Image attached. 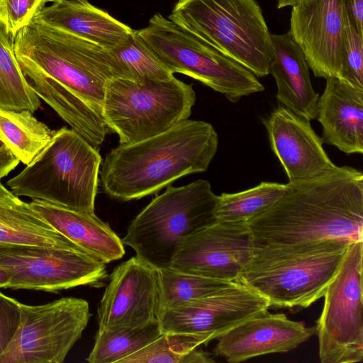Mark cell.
<instances>
[{
  "instance_id": "cell-1",
  "label": "cell",
  "mask_w": 363,
  "mask_h": 363,
  "mask_svg": "<svg viewBox=\"0 0 363 363\" xmlns=\"http://www.w3.org/2000/svg\"><path fill=\"white\" fill-rule=\"evenodd\" d=\"M247 224L255 246L363 241V174L343 166L289 182L284 194Z\"/></svg>"
},
{
  "instance_id": "cell-2",
  "label": "cell",
  "mask_w": 363,
  "mask_h": 363,
  "mask_svg": "<svg viewBox=\"0 0 363 363\" xmlns=\"http://www.w3.org/2000/svg\"><path fill=\"white\" fill-rule=\"evenodd\" d=\"M218 145L212 125L183 121L160 134L112 149L99 172L101 186L121 201L153 194L183 176L206 171Z\"/></svg>"
},
{
  "instance_id": "cell-3",
  "label": "cell",
  "mask_w": 363,
  "mask_h": 363,
  "mask_svg": "<svg viewBox=\"0 0 363 363\" xmlns=\"http://www.w3.org/2000/svg\"><path fill=\"white\" fill-rule=\"evenodd\" d=\"M350 244L328 240L255 246L238 283L263 296L269 307H308L323 297Z\"/></svg>"
},
{
  "instance_id": "cell-4",
  "label": "cell",
  "mask_w": 363,
  "mask_h": 363,
  "mask_svg": "<svg viewBox=\"0 0 363 363\" xmlns=\"http://www.w3.org/2000/svg\"><path fill=\"white\" fill-rule=\"evenodd\" d=\"M13 49L19 65L52 78L101 113L110 80L129 79L111 50L41 23L19 30Z\"/></svg>"
},
{
  "instance_id": "cell-5",
  "label": "cell",
  "mask_w": 363,
  "mask_h": 363,
  "mask_svg": "<svg viewBox=\"0 0 363 363\" xmlns=\"http://www.w3.org/2000/svg\"><path fill=\"white\" fill-rule=\"evenodd\" d=\"M101 163L98 148L63 127L55 130L49 144L7 184L18 196L94 213Z\"/></svg>"
},
{
  "instance_id": "cell-6",
  "label": "cell",
  "mask_w": 363,
  "mask_h": 363,
  "mask_svg": "<svg viewBox=\"0 0 363 363\" xmlns=\"http://www.w3.org/2000/svg\"><path fill=\"white\" fill-rule=\"evenodd\" d=\"M218 200L206 180L169 185L132 220L122 242L155 269L169 268L186 238L217 221Z\"/></svg>"
},
{
  "instance_id": "cell-7",
  "label": "cell",
  "mask_w": 363,
  "mask_h": 363,
  "mask_svg": "<svg viewBox=\"0 0 363 363\" xmlns=\"http://www.w3.org/2000/svg\"><path fill=\"white\" fill-rule=\"evenodd\" d=\"M168 18L256 77L269 74L272 34L255 0H178Z\"/></svg>"
},
{
  "instance_id": "cell-8",
  "label": "cell",
  "mask_w": 363,
  "mask_h": 363,
  "mask_svg": "<svg viewBox=\"0 0 363 363\" xmlns=\"http://www.w3.org/2000/svg\"><path fill=\"white\" fill-rule=\"evenodd\" d=\"M195 101L192 85L174 77L141 82L116 77L107 84L102 115L119 143L130 144L187 120Z\"/></svg>"
},
{
  "instance_id": "cell-9",
  "label": "cell",
  "mask_w": 363,
  "mask_h": 363,
  "mask_svg": "<svg viewBox=\"0 0 363 363\" xmlns=\"http://www.w3.org/2000/svg\"><path fill=\"white\" fill-rule=\"evenodd\" d=\"M136 31L173 74L199 80L232 103L264 89L249 69L160 13H155L145 28Z\"/></svg>"
},
{
  "instance_id": "cell-10",
  "label": "cell",
  "mask_w": 363,
  "mask_h": 363,
  "mask_svg": "<svg viewBox=\"0 0 363 363\" xmlns=\"http://www.w3.org/2000/svg\"><path fill=\"white\" fill-rule=\"evenodd\" d=\"M362 257L363 241L350 243L323 296L315 327L322 363L363 359Z\"/></svg>"
},
{
  "instance_id": "cell-11",
  "label": "cell",
  "mask_w": 363,
  "mask_h": 363,
  "mask_svg": "<svg viewBox=\"0 0 363 363\" xmlns=\"http://www.w3.org/2000/svg\"><path fill=\"white\" fill-rule=\"evenodd\" d=\"M18 305L19 325L0 354V363L63 362L91 315L89 303L74 297L38 306Z\"/></svg>"
},
{
  "instance_id": "cell-12",
  "label": "cell",
  "mask_w": 363,
  "mask_h": 363,
  "mask_svg": "<svg viewBox=\"0 0 363 363\" xmlns=\"http://www.w3.org/2000/svg\"><path fill=\"white\" fill-rule=\"evenodd\" d=\"M7 288L57 292L78 286L101 287L106 264L79 247L0 245Z\"/></svg>"
},
{
  "instance_id": "cell-13",
  "label": "cell",
  "mask_w": 363,
  "mask_h": 363,
  "mask_svg": "<svg viewBox=\"0 0 363 363\" xmlns=\"http://www.w3.org/2000/svg\"><path fill=\"white\" fill-rule=\"evenodd\" d=\"M255 247L247 223L217 220L182 242L170 267L207 278L238 282Z\"/></svg>"
},
{
  "instance_id": "cell-14",
  "label": "cell",
  "mask_w": 363,
  "mask_h": 363,
  "mask_svg": "<svg viewBox=\"0 0 363 363\" xmlns=\"http://www.w3.org/2000/svg\"><path fill=\"white\" fill-rule=\"evenodd\" d=\"M269 308L263 296L237 283L203 298L160 310L157 318L162 333L203 334L214 340Z\"/></svg>"
},
{
  "instance_id": "cell-15",
  "label": "cell",
  "mask_w": 363,
  "mask_h": 363,
  "mask_svg": "<svg viewBox=\"0 0 363 363\" xmlns=\"http://www.w3.org/2000/svg\"><path fill=\"white\" fill-rule=\"evenodd\" d=\"M158 306V269L135 255L113 270L98 307V330L145 325L157 320Z\"/></svg>"
},
{
  "instance_id": "cell-16",
  "label": "cell",
  "mask_w": 363,
  "mask_h": 363,
  "mask_svg": "<svg viewBox=\"0 0 363 363\" xmlns=\"http://www.w3.org/2000/svg\"><path fill=\"white\" fill-rule=\"evenodd\" d=\"M347 13L342 0H298L290 30L316 77L338 78Z\"/></svg>"
},
{
  "instance_id": "cell-17",
  "label": "cell",
  "mask_w": 363,
  "mask_h": 363,
  "mask_svg": "<svg viewBox=\"0 0 363 363\" xmlns=\"http://www.w3.org/2000/svg\"><path fill=\"white\" fill-rule=\"evenodd\" d=\"M270 147L289 178V182L314 179L337 168L323 147V140L310 121L284 106L263 120Z\"/></svg>"
},
{
  "instance_id": "cell-18",
  "label": "cell",
  "mask_w": 363,
  "mask_h": 363,
  "mask_svg": "<svg viewBox=\"0 0 363 363\" xmlns=\"http://www.w3.org/2000/svg\"><path fill=\"white\" fill-rule=\"evenodd\" d=\"M315 334V328L289 320L283 313L261 312L218 339L216 354L238 363L258 356L294 350Z\"/></svg>"
},
{
  "instance_id": "cell-19",
  "label": "cell",
  "mask_w": 363,
  "mask_h": 363,
  "mask_svg": "<svg viewBox=\"0 0 363 363\" xmlns=\"http://www.w3.org/2000/svg\"><path fill=\"white\" fill-rule=\"evenodd\" d=\"M326 79L318 98V121L323 143L346 154L363 152V89L336 77Z\"/></svg>"
},
{
  "instance_id": "cell-20",
  "label": "cell",
  "mask_w": 363,
  "mask_h": 363,
  "mask_svg": "<svg viewBox=\"0 0 363 363\" xmlns=\"http://www.w3.org/2000/svg\"><path fill=\"white\" fill-rule=\"evenodd\" d=\"M33 21L53 27L107 50L123 43L133 32L127 25L113 18L88 0H48Z\"/></svg>"
},
{
  "instance_id": "cell-21",
  "label": "cell",
  "mask_w": 363,
  "mask_h": 363,
  "mask_svg": "<svg viewBox=\"0 0 363 363\" xmlns=\"http://www.w3.org/2000/svg\"><path fill=\"white\" fill-rule=\"evenodd\" d=\"M30 203L59 233L105 264L123 257L122 239L94 212L75 211L39 199H32Z\"/></svg>"
},
{
  "instance_id": "cell-22",
  "label": "cell",
  "mask_w": 363,
  "mask_h": 363,
  "mask_svg": "<svg viewBox=\"0 0 363 363\" xmlns=\"http://www.w3.org/2000/svg\"><path fill=\"white\" fill-rule=\"evenodd\" d=\"M273 56L269 73L274 77L277 99L286 108L308 121L318 115L319 95L311 84L305 55L289 32L271 35Z\"/></svg>"
},
{
  "instance_id": "cell-23",
  "label": "cell",
  "mask_w": 363,
  "mask_h": 363,
  "mask_svg": "<svg viewBox=\"0 0 363 363\" xmlns=\"http://www.w3.org/2000/svg\"><path fill=\"white\" fill-rule=\"evenodd\" d=\"M20 66L35 94L52 107L71 129L98 148L110 131L102 113L52 78L28 66Z\"/></svg>"
},
{
  "instance_id": "cell-24",
  "label": "cell",
  "mask_w": 363,
  "mask_h": 363,
  "mask_svg": "<svg viewBox=\"0 0 363 363\" xmlns=\"http://www.w3.org/2000/svg\"><path fill=\"white\" fill-rule=\"evenodd\" d=\"M0 245L78 247L0 180Z\"/></svg>"
},
{
  "instance_id": "cell-25",
  "label": "cell",
  "mask_w": 363,
  "mask_h": 363,
  "mask_svg": "<svg viewBox=\"0 0 363 363\" xmlns=\"http://www.w3.org/2000/svg\"><path fill=\"white\" fill-rule=\"evenodd\" d=\"M54 133L28 110L0 108V140L24 164L34 160L51 141Z\"/></svg>"
},
{
  "instance_id": "cell-26",
  "label": "cell",
  "mask_w": 363,
  "mask_h": 363,
  "mask_svg": "<svg viewBox=\"0 0 363 363\" xmlns=\"http://www.w3.org/2000/svg\"><path fill=\"white\" fill-rule=\"evenodd\" d=\"M211 340L208 335L162 333L155 340L118 363H211L214 360L211 356L199 349Z\"/></svg>"
},
{
  "instance_id": "cell-27",
  "label": "cell",
  "mask_w": 363,
  "mask_h": 363,
  "mask_svg": "<svg viewBox=\"0 0 363 363\" xmlns=\"http://www.w3.org/2000/svg\"><path fill=\"white\" fill-rule=\"evenodd\" d=\"M40 103L17 60L13 38L0 25V108L33 113Z\"/></svg>"
},
{
  "instance_id": "cell-28",
  "label": "cell",
  "mask_w": 363,
  "mask_h": 363,
  "mask_svg": "<svg viewBox=\"0 0 363 363\" xmlns=\"http://www.w3.org/2000/svg\"><path fill=\"white\" fill-rule=\"evenodd\" d=\"M161 335L157 320L137 327L98 330L94 347L86 360L89 363H118Z\"/></svg>"
},
{
  "instance_id": "cell-29",
  "label": "cell",
  "mask_w": 363,
  "mask_h": 363,
  "mask_svg": "<svg viewBox=\"0 0 363 363\" xmlns=\"http://www.w3.org/2000/svg\"><path fill=\"white\" fill-rule=\"evenodd\" d=\"M158 311L203 298L238 283L182 272L171 267L158 269Z\"/></svg>"
},
{
  "instance_id": "cell-30",
  "label": "cell",
  "mask_w": 363,
  "mask_h": 363,
  "mask_svg": "<svg viewBox=\"0 0 363 363\" xmlns=\"http://www.w3.org/2000/svg\"><path fill=\"white\" fill-rule=\"evenodd\" d=\"M287 184L261 182L257 186L233 194L218 196L215 215L218 220L247 223L262 212L286 191Z\"/></svg>"
},
{
  "instance_id": "cell-31",
  "label": "cell",
  "mask_w": 363,
  "mask_h": 363,
  "mask_svg": "<svg viewBox=\"0 0 363 363\" xmlns=\"http://www.w3.org/2000/svg\"><path fill=\"white\" fill-rule=\"evenodd\" d=\"M111 51L127 72L130 79L141 82L174 77L146 46L136 30H133L123 43Z\"/></svg>"
},
{
  "instance_id": "cell-32",
  "label": "cell",
  "mask_w": 363,
  "mask_h": 363,
  "mask_svg": "<svg viewBox=\"0 0 363 363\" xmlns=\"http://www.w3.org/2000/svg\"><path fill=\"white\" fill-rule=\"evenodd\" d=\"M338 79L363 89V35L354 28L347 15Z\"/></svg>"
},
{
  "instance_id": "cell-33",
  "label": "cell",
  "mask_w": 363,
  "mask_h": 363,
  "mask_svg": "<svg viewBox=\"0 0 363 363\" xmlns=\"http://www.w3.org/2000/svg\"><path fill=\"white\" fill-rule=\"evenodd\" d=\"M48 0H0V25L13 38L29 25Z\"/></svg>"
},
{
  "instance_id": "cell-34",
  "label": "cell",
  "mask_w": 363,
  "mask_h": 363,
  "mask_svg": "<svg viewBox=\"0 0 363 363\" xmlns=\"http://www.w3.org/2000/svg\"><path fill=\"white\" fill-rule=\"evenodd\" d=\"M19 302L0 291V354L12 340L20 323Z\"/></svg>"
},
{
  "instance_id": "cell-35",
  "label": "cell",
  "mask_w": 363,
  "mask_h": 363,
  "mask_svg": "<svg viewBox=\"0 0 363 363\" xmlns=\"http://www.w3.org/2000/svg\"><path fill=\"white\" fill-rule=\"evenodd\" d=\"M346 13L354 28L363 35V0H342Z\"/></svg>"
},
{
  "instance_id": "cell-36",
  "label": "cell",
  "mask_w": 363,
  "mask_h": 363,
  "mask_svg": "<svg viewBox=\"0 0 363 363\" xmlns=\"http://www.w3.org/2000/svg\"><path fill=\"white\" fill-rule=\"evenodd\" d=\"M19 162L6 147L0 148V180L15 169Z\"/></svg>"
},
{
  "instance_id": "cell-37",
  "label": "cell",
  "mask_w": 363,
  "mask_h": 363,
  "mask_svg": "<svg viewBox=\"0 0 363 363\" xmlns=\"http://www.w3.org/2000/svg\"><path fill=\"white\" fill-rule=\"evenodd\" d=\"M9 282V277L7 272L0 267V289L7 288Z\"/></svg>"
},
{
  "instance_id": "cell-38",
  "label": "cell",
  "mask_w": 363,
  "mask_h": 363,
  "mask_svg": "<svg viewBox=\"0 0 363 363\" xmlns=\"http://www.w3.org/2000/svg\"><path fill=\"white\" fill-rule=\"evenodd\" d=\"M298 0H278L277 7L279 9L286 6H293Z\"/></svg>"
},
{
  "instance_id": "cell-39",
  "label": "cell",
  "mask_w": 363,
  "mask_h": 363,
  "mask_svg": "<svg viewBox=\"0 0 363 363\" xmlns=\"http://www.w3.org/2000/svg\"><path fill=\"white\" fill-rule=\"evenodd\" d=\"M6 147L4 143L0 140V148Z\"/></svg>"
}]
</instances>
